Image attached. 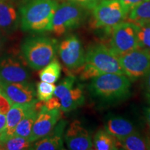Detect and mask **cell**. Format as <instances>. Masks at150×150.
I'll list each match as a JSON object with an SVG mask.
<instances>
[{
  "instance_id": "4",
  "label": "cell",
  "mask_w": 150,
  "mask_h": 150,
  "mask_svg": "<svg viewBox=\"0 0 150 150\" xmlns=\"http://www.w3.org/2000/svg\"><path fill=\"white\" fill-rule=\"evenodd\" d=\"M86 10L72 1H64L56 9L50 31L59 37L68 31L79 27L86 18Z\"/></svg>"
},
{
  "instance_id": "8",
  "label": "cell",
  "mask_w": 150,
  "mask_h": 150,
  "mask_svg": "<svg viewBox=\"0 0 150 150\" xmlns=\"http://www.w3.org/2000/svg\"><path fill=\"white\" fill-rule=\"evenodd\" d=\"M58 53L67 70L81 72L86 63V53L78 37L71 35L65 38L59 45Z\"/></svg>"
},
{
  "instance_id": "32",
  "label": "cell",
  "mask_w": 150,
  "mask_h": 150,
  "mask_svg": "<svg viewBox=\"0 0 150 150\" xmlns=\"http://www.w3.org/2000/svg\"><path fill=\"white\" fill-rule=\"evenodd\" d=\"M146 1H148V0H120L121 2L125 5L127 9H129V11L134 8L135 6Z\"/></svg>"
},
{
  "instance_id": "13",
  "label": "cell",
  "mask_w": 150,
  "mask_h": 150,
  "mask_svg": "<svg viewBox=\"0 0 150 150\" xmlns=\"http://www.w3.org/2000/svg\"><path fill=\"white\" fill-rule=\"evenodd\" d=\"M30 75L25 66L16 58L5 56L0 60V81L25 82Z\"/></svg>"
},
{
  "instance_id": "2",
  "label": "cell",
  "mask_w": 150,
  "mask_h": 150,
  "mask_svg": "<svg viewBox=\"0 0 150 150\" xmlns=\"http://www.w3.org/2000/svg\"><path fill=\"white\" fill-rule=\"evenodd\" d=\"M131 82L126 75L102 74L91 79L89 91L92 96L105 104L122 102L131 95Z\"/></svg>"
},
{
  "instance_id": "24",
  "label": "cell",
  "mask_w": 150,
  "mask_h": 150,
  "mask_svg": "<svg viewBox=\"0 0 150 150\" xmlns=\"http://www.w3.org/2000/svg\"><path fill=\"white\" fill-rule=\"evenodd\" d=\"M61 73V65L57 59H54L50 64L41 69L39 76L42 81L54 83L59 79Z\"/></svg>"
},
{
  "instance_id": "20",
  "label": "cell",
  "mask_w": 150,
  "mask_h": 150,
  "mask_svg": "<svg viewBox=\"0 0 150 150\" xmlns=\"http://www.w3.org/2000/svg\"><path fill=\"white\" fill-rule=\"evenodd\" d=\"M128 21L137 26L150 23V0L144 1L129 11Z\"/></svg>"
},
{
  "instance_id": "36",
  "label": "cell",
  "mask_w": 150,
  "mask_h": 150,
  "mask_svg": "<svg viewBox=\"0 0 150 150\" xmlns=\"http://www.w3.org/2000/svg\"><path fill=\"white\" fill-rule=\"evenodd\" d=\"M146 142H147V149L150 150V131L147 136L145 137Z\"/></svg>"
},
{
  "instance_id": "1",
  "label": "cell",
  "mask_w": 150,
  "mask_h": 150,
  "mask_svg": "<svg viewBox=\"0 0 150 150\" xmlns=\"http://www.w3.org/2000/svg\"><path fill=\"white\" fill-rule=\"evenodd\" d=\"M58 6L56 0H22L19 6L22 29L34 33L50 31Z\"/></svg>"
},
{
  "instance_id": "23",
  "label": "cell",
  "mask_w": 150,
  "mask_h": 150,
  "mask_svg": "<svg viewBox=\"0 0 150 150\" xmlns=\"http://www.w3.org/2000/svg\"><path fill=\"white\" fill-rule=\"evenodd\" d=\"M119 147L125 150H145L147 149L145 137L142 136L138 131H135L123 139L118 140Z\"/></svg>"
},
{
  "instance_id": "10",
  "label": "cell",
  "mask_w": 150,
  "mask_h": 150,
  "mask_svg": "<svg viewBox=\"0 0 150 150\" xmlns=\"http://www.w3.org/2000/svg\"><path fill=\"white\" fill-rule=\"evenodd\" d=\"M35 108L38 110V113L29 138L31 142L47 136L53 130L61 117L60 109H49L42 101L38 102L35 104Z\"/></svg>"
},
{
  "instance_id": "29",
  "label": "cell",
  "mask_w": 150,
  "mask_h": 150,
  "mask_svg": "<svg viewBox=\"0 0 150 150\" xmlns=\"http://www.w3.org/2000/svg\"><path fill=\"white\" fill-rule=\"evenodd\" d=\"M67 1L76 3V4L83 7L87 10H92L99 3V0H67Z\"/></svg>"
},
{
  "instance_id": "15",
  "label": "cell",
  "mask_w": 150,
  "mask_h": 150,
  "mask_svg": "<svg viewBox=\"0 0 150 150\" xmlns=\"http://www.w3.org/2000/svg\"><path fill=\"white\" fill-rule=\"evenodd\" d=\"M20 22V13L13 1L0 0V31L6 33L13 32Z\"/></svg>"
},
{
  "instance_id": "11",
  "label": "cell",
  "mask_w": 150,
  "mask_h": 150,
  "mask_svg": "<svg viewBox=\"0 0 150 150\" xmlns=\"http://www.w3.org/2000/svg\"><path fill=\"white\" fill-rule=\"evenodd\" d=\"M0 90L11 104H29L37 100L34 86L27 81L16 83L0 81Z\"/></svg>"
},
{
  "instance_id": "18",
  "label": "cell",
  "mask_w": 150,
  "mask_h": 150,
  "mask_svg": "<svg viewBox=\"0 0 150 150\" xmlns=\"http://www.w3.org/2000/svg\"><path fill=\"white\" fill-rule=\"evenodd\" d=\"M84 102L85 97L82 88L81 86L73 87L63 98L60 99L61 110L63 112H70L82 106Z\"/></svg>"
},
{
  "instance_id": "9",
  "label": "cell",
  "mask_w": 150,
  "mask_h": 150,
  "mask_svg": "<svg viewBox=\"0 0 150 150\" xmlns=\"http://www.w3.org/2000/svg\"><path fill=\"white\" fill-rule=\"evenodd\" d=\"M138 26L131 22H122L112 28L110 47L117 56L139 47Z\"/></svg>"
},
{
  "instance_id": "34",
  "label": "cell",
  "mask_w": 150,
  "mask_h": 150,
  "mask_svg": "<svg viewBox=\"0 0 150 150\" xmlns=\"http://www.w3.org/2000/svg\"><path fill=\"white\" fill-rule=\"evenodd\" d=\"M145 116L146 118V121L148 124V126H149L150 129V107L147 108L145 110Z\"/></svg>"
},
{
  "instance_id": "31",
  "label": "cell",
  "mask_w": 150,
  "mask_h": 150,
  "mask_svg": "<svg viewBox=\"0 0 150 150\" xmlns=\"http://www.w3.org/2000/svg\"><path fill=\"white\" fill-rule=\"evenodd\" d=\"M45 106L49 109H61V102L56 97H52L47 102H45Z\"/></svg>"
},
{
  "instance_id": "21",
  "label": "cell",
  "mask_w": 150,
  "mask_h": 150,
  "mask_svg": "<svg viewBox=\"0 0 150 150\" xmlns=\"http://www.w3.org/2000/svg\"><path fill=\"white\" fill-rule=\"evenodd\" d=\"M31 142L28 138L18 136L0 134V149L23 150L29 149Z\"/></svg>"
},
{
  "instance_id": "14",
  "label": "cell",
  "mask_w": 150,
  "mask_h": 150,
  "mask_svg": "<svg viewBox=\"0 0 150 150\" xmlns=\"http://www.w3.org/2000/svg\"><path fill=\"white\" fill-rule=\"evenodd\" d=\"M67 122L63 120L58 122L53 130L47 136L33 142V144L30 146L29 149H65L64 145H63V134Z\"/></svg>"
},
{
  "instance_id": "16",
  "label": "cell",
  "mask_w": 150,
  "mask_h": 150,
  "mask_svg": "<svg viewBox=\"0 0 150 150\" xmlns=\"http://www.w3.org/2000/svg\"><path fill=\"white\" fill-rule=\"evenodd\" d=\"M104 129L117 140H120L136 131L134 124L120 115H108L105 119Z\"/></svg>"
},
{
  "instance_id": "30",
  "label": "cell",
  "mask_w": 150,
  "mask_h": 150,
  "mask_svg": "<svg viewBox=\"0 0 150 150\" xmlns=\"http://www.w3.org/2000/svg\"><path fill=\"white\" fill-rule=\"evenodd\" d=\"M145 93V98L148 103L150 104V70L147 74L143 76V83H142Z\"/></svg>"
},
{
  "instance_id": "19",
  "label": "cell",
  "mask_w": 150,
  "mask_h": 150,
  "mask_svg": "<svg viewBox=\"0 0 150 150\" xmlns=\"http://www.w3.org/2000/svg\"><path fill=\"white\" fill-rule=\"evenodd\" d=\"M93 147L97 150H116L119 149L118 140L107 131L99 129L93 138Z\"/></svg>"
},
{
  "instance_id": "7",
  "label": "cell",
  "mask_w": 150,
  "mask_h": 150,
  "mask_svg": "<svg viewBox=\"0 0 150 150\" xmlns=\"http://www.w3.org/2000/svg\"><path fill=\"white\" fill-rule=\"evenodd\" d=\"M124 74L132 81L143 77L150 70V52L138 47L119 56Z\"/></svg>"
},
{
  "instance_id": "35",
  "label": "cell",
  "mask_w": 150,
  "mask_h": 150,
  "mask_svg": "<svg viewBox=\"0 0 150 150\" xmlns=\"http://www.w3.org/2000/svg\"><path fill=\"white\" fill-rule=\"evenodd\" d=\"M2 31H0V52L2 50L4 46V38Z\"/></svg>"
},
{
  "instance_id": "5",
  "label": "cell",
  "mask_w": 150,
  "mask_h": 150,
  "mask_svg": "<svg viewBox=\"0 0 150 150\" xmlns=\"http://www.w3.org/2000/svg\"><path fill=\"white\" fill-rule=\"evenodd\" d=\"M86 65L92 67L99 75L106 73L124 74L119 61V56L103 44L90 46L86 53Z\"/></svg>"
},
{
  "instance_id": "6",
  "label": "cell",
  "mask_w": 150,
  "mask_h": 150,
  "mask_svg": "<svg viewBox=\"0 0 150 150\" xmlns=\"http://www.w3.org/2000/svg\"><path fill=\"white\" fill-rule=\"evenodd\" d=\"M94 28L112 29L128 18L129 10L120 0H102L93 9Z\"/></svg>"
},
{
  "instance_id": "22",
  "label": "cell",
  "mask_w": 150,
  "mask_h": 150,
  "mask_svg": "<svg viewBox=\"0 0 150 150\" xmlns=\"http://www.w3.org/2000/svg\"><path fill=\"white\" fill-rule=\"evenodd\" d=\"M37 103V102H36ZM38 110L35 108V105L30 109L27 114L22 118V120L17 125L15 129V136L23 137L29 139L31 135L33 123L36 119Z\"/></svg>"
},
{
  "instance_id": "17",
  "label": "cell",
  "mask_w": 150,
  "mask_h": 150,
  "mask_svg": "<svg viewBox=\"0 0 150 150\" xmlns=\"http://www.w3.org/2000/svg\"><path fill=\"white\" fill-rule=\"evenodd\" d=\"M38 102V99L29 104H13L6 114V125L4 131L1 134H4L6 136L13 135L15 129L18 123L22 120L24 115L31 108L35 106Z\"/></svg>"
},
{
  "instance_id": "28",
  "label": "cell",
  "mask_w": 150,
  "mask_h": 150,
  "mask_svg": "<svg viewBox=\"0 0 150 150\" xmlns=\"http://www.w3.org/2000/svg\"><path fill=\"white\" fill-rule=\"evenodd\" d=\"M12 104L8 99L1 93L0 90V112L6 115L7 112L11 108V105Z\"/></svg>"
},
{
  "instance_id": "33",
  "label": "cell",
  "mask_w": 150,
  "mask_h": 150,
  "mask_svg": "<svg viewBox=\"0 0 150 150\" xmlns=\"http://www.w3.org/2000/svg\"><path fill=\"white\" fill-rule=\"evenodd\" d=\"M6 125V117L4 114L0 112V134L4 131Z\"/></svg>"
},
{
  "instance_id": "27",
  "label": "cell",
  "mask_w": 150,
  "mask_h": 150,
  "mask_svg": "<svg viewBox=\"0 0 150 150\" xmlns=\"http://www.w3.org/2000/svg\"><path fill=\"white\" fill-rule=\"evenodd\" d=\"M76 79L72 75H69L66 78H65L57 86H56V89L54 91V97L59 99L63 98L66 95L67 92L70 91L74 87Z\"/></svg>"
},
{
  "instance_id": "25",
  "label": "cell",
  "mask_w": 150,
  "mask_h": 150,
  "mask_svg": "<svg viewBox=\"0 0 150 150\" xmlns=\"http://www.w3.org/2000/svg\"><path fill=\"white\" fill-rule=\"evenodd\" d=\"M56 86L54 83L41 81L37 83L36 96L39 101L47 102L53 97Z\"/></svg>"
},
{
  "instance_id": "12",
  "label": "cell",
  "mask_w": 150,
  "mask_h": 150,
  "mask_svg": "<svg viewBox=\"0 0 150 150\" xmlns=\"http://www.w3.org/2000/svg\"><path fill=\"white\" fill-rule=\"evenodd\" d=\"M64 138L69 149L88 150L93 147L89 131L78 120L73 121L69 125Z\"/></svg>"
},
{
  "instance_id": "26",
  "label": "cell",
  "mask_w": 150,
  "mask_h": 150,
  "mask_svg": "<svg viewBox=\"0 0 150 150\" xmlns=\"http://www.w3.org/2000/svg\"><path fill=\"white\" fill-rule=\"evenodd\" d=\"M137 36L139 47L145 48L150 52V23L138 26Z\"/></svg>"
},
{
  "instance_id": "3",
  "label": "cell",
  "mask_w": 150,
  "mask_h": 150,
  "mask_svg": "<svg viewBox=\"0 0 150 150\" xmlns=\"http://www.w3.org/2000/svg\"><path fill=\"white\" fill-rule=\"evenodd\" d=\"M59 45L56 39L33 36L26 39L21 45L22 58L31 69L39 70L56 59Z\"/></svg>"
}]
</instances>
